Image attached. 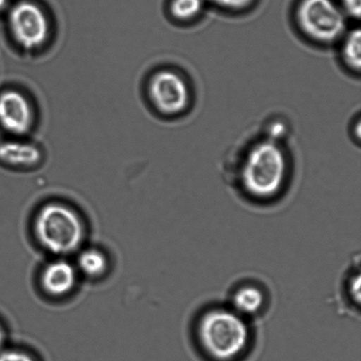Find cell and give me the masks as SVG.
<instances>
[{"instance_id": "obj_13", "label": "cell", "mask_w": 361, "mask_h": 361, "mask_svg": "<svg viewBox=\"0 0 361 361\" xmlns=\"http://www.w3.org/2000/svg\"><path fill=\"white\" fill-rule=\"evenodd\" d=\"M109 262L104 252L97 249L82 251L78 257L77 270L88 278H100L108 270Z\"/></svg>"}, {"instance_id": "obj_8", "label": "cell", "mask_w": 361, "mask_h": 361, "mask_svg": "<svg viewBox=\"0 0 361 361\" xmlns=\"http://www.w3.org/2000/svg\"><path fill=\"white\" fill-rule=\"evenodd\" d=\"M33 111L30 102L19 91L8 90L0 94V126L7 132L23 135L30 130Z\"/></svg>"}, {"instance_id": "obj_5", "label": "cell", "mask_w": 361, "mask_h": 361, "mask_svg": "<svg viewBox=\"0 0 361 361\" xmlns=\"http://www.w3.org/2000/svg\"><path fill=\"white\" fill-rule=\"evenodd\" d=\"M152 102L162 114L178 116L189 107L190 88L185 78L174 70H161L150 80Z\"/></svg>"}, {"instance_id": "obj_9", "label": "cell", "mask_w": 361, "mask_h": 361, "mask_svg": "<svg viewBox=\"0 0 361 361\" xmlns=\"http://www.w3.org/2000/svg\"><path fill=\"white\" fill-rule=\"evenodd\" d=\"M78 270L65 259H58L46 265L41 275V286L45 293L55 298L69 295L75 288Z\"/></svg>"}, {"instance_id": "obj_14", "label": "cell", "mask_w": 361, "mask_h": 361, "mask_svg": "<svg viewBox=\"0 0 361 361\" xmlns=\"http://www.w3.org/2000/svg\"><path fill=\"white\" fill-rule=\"evenodd\" d=\"M205 0H172L169 10L173 18L180 23H190L200 17Z\"/></svg>"}, {"instance_id": "obj_12", "label": "cell", "mask_w": 361, "mask_h": 361, "mask_svg": "<svg viewBox=\"0 0 361 361\" xmlns=\"http://www.w3.org/2000/svg\"><path fill=\"white\" fill-rule=\"evenodd\" d=\"M341 60L350 72L360 73L361 69V33L359 27L345 33L341 39Z\"/></svg>"}, {"instance_id": "obj_4", "label": "cell", "mask_w": 361, "mask_h": 361, "mask_svg": "<svg viewBox=\"0 0 361 361\" xmlns=\"http://www.w3.org/2000/svg\"><path fill=\"white\" fill-rule=\"evenodd\" d=\"M295 21L304 37L321 45L334 44L346 33V16L334 0H300Z\"/></svg>"}, {"instance_id": "obj_16", "label": "cell", "mask_w": 361, "mask_h": 361, "mask_svg": "<svg viewBox=\"0 0 361 361\" xmlns=\"http://www.w3.org/2000/svg\"><path fill=\"white\" fill-rule=\"evenodd\" d=\"M341 8L346 16L359 20L361 14V0H341Z\"/></svg>"}, {"instance_id": "obj_20", "label": "cell", "mask_w": 361, "mask_h": 361, "mask_svg": "<svg viewBox=\"0 0 361 361\" xmlns=\"http://www.w3.org/2000/svg\"><path fill=\"white\" fill-rule=\"evenodd\" d=\"M7 0H0V10L3 9L6 5Z\"/></svg>"}, {"instance_id": "obj_15", "label": "cell", "mask_w": 361, "mask_h": 361, "mask_svg": "<svg viewBox=\"0 0 361 361\" xmlns=\"http://www.w3.org/2000/svg\"><path fill=\"white\" fill-rule=\"evenodd\" d=\"M219 8L229 11H243L253 5L255 0H207Z\"/></svg>"}, {"instance_id": "obj_11", "label": "cell", "mask_w": 361, "mask_h": 361, "mask_svg": "<svg viewBox=\"0 0 361 361\" xmlns=\"http://www.w3.org/2000/svg\"><path fill=\"white\" fill-rule=\"evenodd\" d=\"M41 159V151L34 145L16 140L0 143V161L4 164L17 167H30L37 164Z\"/></svg>"}, {"instance_id": "obj_1", "label": "cell", "mask_w": 361, "mask_h": 361, "mask_svg": "<svg viewBox=\"0 0 361 361\" xmlns=\"http://www.w3.org/2000/svg\"><path fill=\"white\" fill-rule=\"evenodd\" d=\"M288 175V157L281 141L267 137L247 151L237 171L236 184L249 200L267 203L282 193Z\"/></svg>"}, {"instance_id": "obj_7", "label": "cell", "mask_w": 361, "mask_h": 361, "mask_svg": "<svg viewBox=\"0 0 361 361\" xmlns=\"http://www.w3.org/2000/svg\"><path fill=\"white\" fill-rule=\"evenodd\" d=\"M270 303L268 290L261 283L246 281L233 286L228 295V305L250 321L262 316Z\"/></svg>"}, {"instance_id": "obj_19", "label": "cell", "mask_w": 361, "mask_h": 361, "mask_svg": "<svg viewBox=\"0 0 361 361\" xmlns=\"http://www.w3.org/2000/svg\"><path fill=\"white\" fill-rule=\"evenodd\" d=\"M5 341V331L3 330L1 325H0V346L3 345Z\"/></svg>"}, {"instance_id": "obj_2", "label": "cell", "mask_w": 361, "mask_h": 361, "mask_svg": "<svg viewBox=\"0 0 361 361\" xmlns=\"http://www.w3.org/2000/svg\"><path fill=\"white\" fill-rule=\"evenodd\" d=\"M250 321L228 304H215L202 310L195 321L198 345L209 358L232 361L246 352L252 339Z\"/></svg>"}, {"instance_id": "obj_10", "label": "cell", "mask_w": 361, "mask_h": 361, "mask_svg": "<svg viewBox=\"0 0 361 361\" xmlns=\"http://www.w3.org/2000/svg\"><path fill=\"white\" fill-rule=\"evenodd\" d=\"M360 254L353 257L341 281L338 293L341 310L351 317H360Z\"/></svg>"}, {"instance_id": "obj_3", "label": "cell", "mask_w": 361, "mask_h": 361, "mask_svg": "<svg viewBox=\"0 0 361 361\" xmlns=\"http://www.w3.org/2000/svg\"><path fill=\"white\" fill-rule=\"evenodd\" d=\"M35 238L49 253L66 256L75 252L85 238V226L68 205L53 202L38 211L34 221Z\"/></svg>"}, {"instance_id": "obj_18", "label": "cell", "mask_w": 361, "mask_h": 361, "mask_svg": "<svg viewBox=\"0 0 361 361\" xmlns=\"http://www.w3.org/2000/svg\"><path fill=\"white\" fill-rule=\"evenodd\" d=\"M268 137L271 140L281 141V139L286 134V126L284 123L281 122H275L272 123L269 130Z\"/></svg>"}, {"instance_id": "obj_17", "label": "cell", "mask_w": 361, "mask_h": 361, "mask_svg": "<svg viewBox=\"0 0 361 361\" xmlns=\"http://www.w3.org/2000/svg\"><path fill=\"white\" fill-rule=\"evenodd\" d=\"M0 361H35L27 353L20 350H6L0 353Z\"/></svg>"}, {"instance_id": "obj_6", "label": "cell", "mask_w": 361, "mask_h": 361, "mask_svg": "<svg viewBox=\"0 0 361 361\" xmlns=\"http://www.w3.org/2000/svg\"><path fill=\"white\" fill-rule=\"evenodd\" d=\"M9 24L14 38L24 49H37L49 37L47 17L33 2L20 1L14 5L10 12Z\"/></svg>"}]
</instances>
